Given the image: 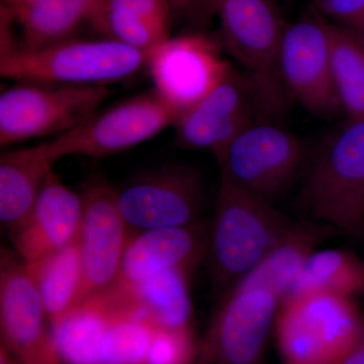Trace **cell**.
<instances>
[{
  "instance_id": "1",
  "label": "cell",
  "mask_w": 364,
  "mask_h": 364,
  "mask_svg": "<svg viewBox=\"0 0 364 364\" xmlns=\"http://www.w3.org/2000/svg\"><path fill=\"white\" fill-rule=\"evenodd\" d=\"M291 223L273 203L221 179L207 252L215 291L224 296L257 267Z\"/></svg>"
},
{
  "instance_id": "2",
  "label": "cell",
  "mask_w": 364,
  "mask_h": 364,
  "mask_svg": "<svg viewBox=\"0 0 364 364\" xmlns=\"http://www.w3.org/2000/svg\"><path fill=\"white\" fill-rule=\"evenodd\" d=\"M221 43L244 70L261 121L284 116L289 97L280 73L279 55L287 23L272 0H223Z\"/></svg>"
},
{
  "instance_id": "3",
  "label": "cell",
  "mask_w": 364,
  "mask_h": 364,
  "mask_svg": "<svg viewBox=\"0 0 364 364\" xmlns=\"http://www.w3.org/2000/svg\"><path fill=\"white\" fill-rule=\"evenodd\" d=\"M301 200L310 219L364 240V119L326 136L309 168Z\"/></svg>"
},
{
  "instance_id": "4",
  "label": "cell",
  "mask_w": 364,
  "mask_h": 364,
  "mask_svg": "<svg viewBox=\"0 0 364 364\" xmlns=\"http://www.w3.org/2000/svg\"><path fill=\"white\" fill-rule=\"evenodd\" d=\"M147 53L116 41L69 39L0 57V75L16 82L107 86L133 77Z\"/></svg>"
},
{
  "instance_id": "5",
  "label": "cell",
  "mask_w": 364,
  "mask_h": 364,
  "mask_svg": "<svg viewBox=\"0 0 364 364\" xmlns=\"http://www.w3.org/2000/svg\"><path fill=\"white\" fill-rule=\"evenodd\" d=\"M361 314L353 298L306 293L287 299L275 320L284 364H336L355 339Z\"/></svg>"
},
{
  "instance_id": "6",
  "label": "cell",
  "mask_w": 364,
  "mask_h": 364,
  "mask_svg": "<svg viewBox=\"0 0 364 364\" xmlns=\"http://www.w3.org/2000/svg\"><path fill=\"white\" fill-rule=\"evenodd\" d=\"M181 112L160 97L154 88L98 111L75 128L45 142L56 163L79 155L102 159L147 142L174 126Z\"/></svg>"
},
{
  "instance_id": "7",
  "label": "cell",
  "mask_w": 364,
  "mask_h": 364,
  "mask_svg": "<svg viewBox=\"0 0 364 364\" xmlns=\"http://www.w3.org/2000/svg\"><path fill=\"white\" fill-rule=\"evenodd\" d=\"M109 86L16 82L0 95L1 147L59 136L100 111Z\"/></svg>"
},
{
  "instance_id": "8",
  "label": "cell",
  "mask_w": 364,
  "mask_h": 364,
  "mask_svg": "<svg viewBox=\"0 0 364 364\" xmlns=\"http://www.w3.org/2000/svg\"><path fill=\"white\" fill-rule=\"evenodd\" d=\"M305 157L298 136L269 121H256L232 141L219 163L222 178L265 202L291 183Z\"/></svg>"
},
{
  "instance_id": "9",
  "label": "cell",
  "mask_w": 364,
  "mask_h": 364,
  "mask_svg": "<svg viewBox=\"0 0 364 364\" xmlns=\"http://www.w3.org/2000/svg\"><path fill=\"white\" fill-rule=\"evenodd\" d=\"M117 205L131 235L200 222L203 188L188 165H167L144 172L116 188Z\"/></svg>"
},
{
  "instance_id": "10",
  "label": "cell",
  "mask_w": 364,
  "mask_h": 364,
  "mask_svg": "<svg viewBox=\"0 0 364 364\" xmlns=\"http://www.w3.org/2000/svg\"><path fill=\"white\" fill-rule=\"evenodd\" d=\"M279 306L267 289H230L198 344V363L259 364Z\"/></svg>"
},
{
  "instance_id": "11",
  "label": "cell",
  "mask_w": 364,
  "mask_h": 364,
  "mask_svg": "<svg viewBox=\"0 0 364 364\" xmlns=\"http://www.w3.org/2000/svg\"><path fill=\"white\" fill-rule=\"evenodd\" d=\"M280 73L291 100L313 116L332 119L342 111L331 71L329 21L317 11L287 23Z\"/></svg>"
},
{
  "instance_id": "12",
  "label": "cell",
  "mask_w": 364,
  "mask_h": 364,
  "mask_svg": "<svg viewBox=\"0 0 364 364\" xmlns=\"http://www.w3.org/2000/svg\"><path fill=\"white\" fill-rule=\"evenodd\" d=\"M222 48L221 41L207 33L170 37L148 54L152 88L181 114L188 111L231 70Z\"/></svg>"
},
{
  "instance_id": "13",
  "label": "cell",
  "mask_w": 364,
  "mask_h": 364,
  "mask_svg": "<svg viewBox=\"0 0 364 364\" xmlns=\"http://www.w3.org/2000/svg\"><path fill=\"white\" fill-rule=\"evenodd\" d=\"M7 249L0 267V327L2 346L20 364H62L47 312L26 262Z\"/></svg>"
},
{
  "instance_id": "14",
  "label": "cell",
  "mask_w": 364,
  "mask_h": 364,
  "mask_svg": "<svg viewBox=\"0 0 364 364\" xmlns=\"http://www.w3.org/2000/svg\"><path fill=\"white\" fill-rule=\"evenodd\" d=\"M81 198L82 219L78 245L83 270V301L116 286L131 233L117 205L116 188L107 181H91Z\"/></svg>"
},
{
  "instance_id": "15",
  "label": "cell",
  "mask_w": 364,
  "mask_h": 364,
  "mask_svg": "<svg viewBox=\"0 0 364 364\" xmlns=\"http://www.w3.org/2000/svg\"><path fill=\"white\" fill-rule=\"evenodd\" d=\"M259 119L247 79L232 67L214 90L179 116L173 126L176 145L210 150L219 162L232 141Z\"/></svg>"
},
{
  "instance_id": "16",
  "label": "cell",
  "mask_w": 364,
  "mask_h": 364,
  "mask_svg": "<svg viewBox=\"0 0 364 364\" xmlns=\"http://www.w3.org/2000/svg\"><path fill=\"white\" fill-rule=\"evenodd\" d=\"M82 198L50 172L31 214L11 233L16 253L26 262L39 260L77 240Z\"/></svg>"
},
{
  "instance_id": "17",
  "label": "cell",
  "mask_w": 364,
  "mask_h": 364,
  "mask_svg": "<svg viewBox=\"0 0 364 364\" xmlns=\"http://www.w3.org/2000/svg\"><path fill=\"white\" fill-rule=\"evenodd\" d=\"M208 229L198 222L131 235L117 284L130 286L171 268L191 272L208 252Z\"/></svg>"
},
{
  "instance_id": "18",
  "label": "cell",
  "mask_w": 364,
  "mask_h": 364,
  "mask_svg": "<svg viewBox=\"0 0 364 364\" xmlns=\"http://www.w3.org/2000/svg\"><path fill=\"white\" fill-rule=\"evenodd\" d=\"M130 305L119 287L83 299L64 317L50 324L60 361L64 364L102 363V341L112 321Z\"/></svg>"
},
{
  "instance_id": "19",
  "label": "cell",
  "mask_w": 364,
  "mask_h": 364,
  "mask_svg": "<svg viewBox=\"0 0 364 364\" xmlns=\"http://www.w3.org/2000/svg\"><path fill=\"white\" fill-rule=\"evenodd\" d=\"M336 235H340L336 230L310 218L291 223L286 234L257 267L232 289H267L277 296L282 305L291 296L311 255Z\"/></svg>"
},
{
  "instance_id": "20",
  "label": "cell",
  "mask_w": 364,
  "mask_h": 364,
  "mask_svg": "<svg viewBox=\"0 0 364 364\" xmlns=\"http://www.w3.org/2000/svg\"><path fill=\"white\" fill-rule=\"evenodd\" d=\"M46 144L6 151L0 156V221L9 233L26 221L53 170Z\"/></svg>"
},
{
  "instance_id": "21",
  "label": "cell",
  "mask_w": 364,
  "mask_h": 364,
  "mask_svg": "<svg viewBox=\"0 0 364 364\" xmlns=\"http://www.w3.org/2000/svg\"><path fill=\"white\" fill-rule=\"evenodd\" d=\"M191 272L183 268H171L130 286L117 284L157 327L191 329Z\"/></svg>"
},
{
  "instance_id": "22",
  "label": "cell",
  "mask_w": 364,
  "mask_h": 364,
  "mask_svg": "<svg viewBox=\"0 0 364 364\" xmlns=\"http://www.w3.org/2000/svg\"><path fill=\"white\" fill-rule=\"evenodd\" d=\"M26 267L39 291L50 324L82 301L83 270L78 238L56 252L26 262Z\"/></svg>"
},
{
  "instance_id": "23",
  "label": "cell",
  "mask_w": 364,
  "mask_h": 364,
  "mask_svg": "<svg viewBox=\"0 0 364 364\" xmlns=\"http://www.w3.org/2000/svg\"><path fill=\"white\" fill-rule=\"evenodd\" d=\"M104 0H47L38 6L11 9L23 35V49H38L71 38L91 21Z\"/></svg>"
},
{
  "instance_id": "24",
  "label": "cell",
  "mask_w": 364,
  "mask_h": 364,
  "mask_svg": "<svg viewBox=\"0 0 364 364\" xmlns=\"http://www.w3.org/2000/svg\"><path fill=\"white\" fill-rule=\"evenodd\" d=\"M306 293H329L353 299L364 294L363 258L346 249H318L306 261L289 298Z\"/></svg>"
},
{
  "instance_id": "25",
  "label": "cell",
  "mask_w": 364,
  "mask_h": 364,
  "mask_svg": "<svg viewBox=\"0 0 364 364\" xmlns=\"http://www.w3.org/2000/svg\"><path fill=\"white\" fill-rule=\"evenodd\" d=\"M335 90L349 119H364V44L353 28L329 21Z\"/></svg>"
},
{
  "instance_id": "26",
  "label": "cell",
  "mask_w": 364,
  "mask_h": 364,
  "mask_svg": "<svg viewBox=\"0 0 364 364\" xmlns=\"http://www.w3.org/2000/svg\"><path fill=\"white\" fill-rule=\"evenodd\" d=\"M155 325L131 301L105 333L102 363L145 364Z\"/></svg>"
},
{
  "instance_id": "27",
  "label": "cell",
  "mask_w": 364,
  "mask_h": 364,
  "mask_svg": "<svg viewBox=\"0 0 364 364\" xmlns=\"http://www.w3.org/2000/svg\"><path fill=\"white\" fill-rule=\"evenodd\" d=\"M90 23L104 38L147 54L170 38L169 23L104 6H100Z\"/></svg>"
},
{
  "instance_id": "28",
  "label": "cell",
  "mask_w": 364,
  "mask_h": 364,
  "mask_svg": "<svg viewBox=\"0 0 364 364\" xmlns=\"http://www.w3.org/2000/svg\"><path fill=\"white\" fill-rule=\"evenodd\" d=\"M198 363V344L193 329L155 326L145 364Z\"/></svg>"
},
{
  "instance_id": "29",
  "label": "cell",
  "mask_w": 364,
  "mask_h": 364,
  "mask_svg": "<svg viewBox=\"0 0 364 364\" xmlns=\"http://www.w3.org/2000/svg\"><path fill=\"white\" fill-rule=\"evenodd\" d=\"M102 6L166 23H169L170 14L173 11L168 0H104Z\"/></svg>"
},
{
  "instance_id": "30",
  "label": "cell",
  "mask_w": 364,
  "mask_h": 364,
  "mask_svg": "<svg viewBox=\"0 0 364 364\" xmlns=\"http://www.w3.org/2000/svg\"><path fill=\"white\" fill-rule=\"evenodd\" d=\"M315 11L325 18L353 28L364 14V0H315Z\"/></svg>"
},
{
  "instance_id": "31",
  "label": "cell",
  "mask_w": 364,
  "mask_h": 364,
  "mask_svg": "<svg viewBox=\"0 0 364 364\" xmlns=\"http://www.w3.org/2000/svg\"><path fill=\"white\" fill-rule=\"evenodd\" d=\"M336 364H364V308L358 335Z\"/></svg>"
},
{
  "instance_id": "32",
  "label": "cell",
  "mask_w": 364,
  "mask_h": 364,
  "mask_svg": "<svg viewBox=\"0 0 364 364\" xmlns=\"http://www.w3.org/2000/svg\"><path fill=\"white\" fill-rule=\"evenodd\" d=\"M203 0H168L172 11L200 16Z\"/></svg>"
},
{
  "instance_id": "33",
  "label": "cell",
  "mask_w": 364,
  "mask_h": 364,
  "mask_svg": "<svg viewBox=\"0 0 364 364\" xmlns=\"http://www.w3.org/2000/svg\"><path fill=\"white\" fill-rule=\"evenodd\" d=\"M222 1L223 0H203L202 11L198 18L207 20L210 16H215Z\"/></svg>"
},
{
  "instance_id": "34",
  "label": "cell",
  "mask_w": 364,
  "mask_h": 364,
  "mask_svg": "<svg viewBox=\"0 0 364 364\" xmlns=\"http://www.w3.org/2000/svg\"><path fill=\"white\" fill-rule=\"evenodd\" d=\"M47 0H6L4 4L11 7V9H23V7H28L33 6H38V4H43Z\"/></svg>"
},
{
  "instance_id": "35",
  "label": "cell",
  "mask_w": 364,
  "mask_h": 364,
  "mask_svg": "<svg viewBox=\"0 0 364 364\" xmlns=\"http://www.w3.org/2000/svg\"><path fill=\"white\" fill-rule=\"evenodd\" d=\"M351 28H353V30L355 31L356 33H358L359 38H360L364 44V14L363 16L359 18V21L358 23H356V25Z\"/></svg>"
},
{
  "instance_id": "36",
  "label": "cell",
  "mask_w": 364,
  "mask_h": 364,
  "mask_svg": "<svg viewBox=\"0 0 364 364\" xmlns=\"http://www.w3.org/2000/svg\"><path fill=\"white\" fill-rule=\"evenodd\" d=\"M98 364H117V363H100Z\"/></svg>"
},
{
  "instance_id": "37",
  "label": "cell",
  "mask_w": 364,
  "mask_h": 364,
  "mask_svg": "<svg viewBox=\"0 0 364 364\" xmlns=\"http://www.w3.org/2000/svg\"><path fill=\"white\" fill-rule=\"evenodd\" d=\"M363 262H364V251H363Z\"/></svg>"
},
{
  "instance_id": "38",
  "label": "cell",
  "mask_w": 364,
  "mask_h": 364,
  "mask_svg": "<svg viewBox=\"0 0 364 364\" xmlns=\"http://www.w3.org/2000/svg\"><path fill=\"white\" fill-rule=\"evenodd\" d=\"M4 1H6V0H4Z\"/></svg>"
}]
</instances>
